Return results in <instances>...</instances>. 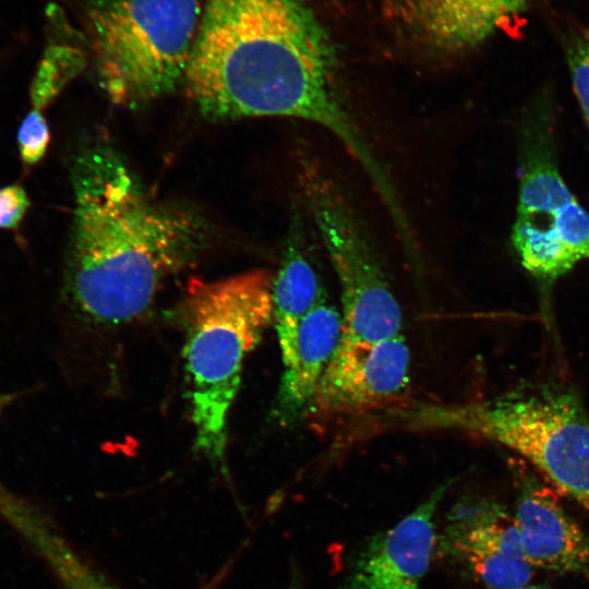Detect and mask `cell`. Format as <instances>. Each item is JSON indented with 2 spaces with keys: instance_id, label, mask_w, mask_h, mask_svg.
<instances>
[{
  "instance_id": "4fadbf2b",
  "label": "cell",
  "mask_w": 589,
  "mask_h": 589,
  "mask_svg": "<svg viewBox=\"0 0 589 589\" xmlns=\"http://www.w3.org/2000/svg\"><path fill=\"white\" fill-rule=\"evenodd\" d=\"M534 0H409L421 37L442 52H459L484 41L501 23Z\"/></svg>"
},
{
  "instance_id": "e0dca14e",
  "label": "cell",
  "mask_w": 589,
  "mask_h": 589,
  "mask_svg": "<svg viewBox=\"0 0 589 589\" xmlns=\"http://www.w3.org/2000/svg\"><path fill=\"white\" fill-rule=\"evenodd\" d=\"M565 58L574 94L589 130V28L569 35L565 40Z\"/></svg>"
},
{
  "instance_id": "ba28073f",
  "label": "cell",
  "mask_w": 589,
  "mask_h": 589,
  "mask_svg": "<svg viewBox=\"0 0 589 589\" xmlns=\"http://www.w3.org/2000/svg\"><path fill=\"white\" fill-rule=\"evenodd\" d=\"M409 385L402 334L377 342L341 338L303 420L320 433L366 423L405 404Z\"/></svg>"
},
{
  "instance_id": "7402d4cb",
  "label": "cell",
  "mask_w": 589,
  "mask_h": 589,
  "mask_svg": "<svg viewBox=\"0 0 589 589\" xmlns=\"http://www.w3.org/2000/svg\"><path fill=\"white\" fill-rule=\"evenodd\" d=\"M288 589H299L298 584L296 581L291 582Z\"/></svg>"
},
{
  "instance_id": "6da1fadb",
  "label": "cell",
  "mask_w": 589,
  "mask_h": 589,
  "mask_svg": "<svg viewBox=\"0 0 589 589\" xmlns=\"http://www.w3.org/2000/svg\"><path fill=\"white\" fill-rule=\"evenodd\" d=\"M184 85L206 118L305 120L336 136L371 179L383 173L305 0H206Z\"/></svg>"
},
{
  "instance_id": "52a82bcc",
  "label": "cell",
  "mask_w": 589,
  "mask_h": 589,
  "mask_svg": "<svg viewBox=\"0 0 589 589\" xmlns=\"http://www.w3.org/2000/svg\"><path fill=\"white\" fill-rule=\"evenodd\" d=\"M546 133L525 134L512 242L532 275L554 279L589 259V212L561 176Z\"/></svg>"
},
{
  "instance_id": "5bb4252c",
  "label": "cell",
  "mask_w": 589,
  "mask_h": 589,
  "mask_svg": "<svg viewBox=\"0 0 589 589\" xmlns=\"http://www.w3.org/2000/svg\"><path fill=\"white\" fill-rule=\"evenodd\" d=\"M302 231L293 221L279 269L273 276V321L284 366L292 359L300 322L326 301L320 276L304 249Z\"/></svg>"
},
{
  "instance_id": "3957f363",
  "label": "cell",
  "mask_w": 589,
  "mask_h": 589,
  "mask_svg": "<svg viewBox=\"0 0 589 589\" xmlns=\"http://www.w3.org/2000/svg\"><path fill=\"white\" fill-rule=\"evenodd\" d=\"M272 288L266 269L188 285L183 356L195 447L224 469L228 413L244 360L273 321Z\"/></svg>"
},
{
  "instance_id": "8992f818",
  "label": "cell",
  "mask_w": 589,
  "mask_h": 589,
  "mask_svg": "<svg viewBox=\"0 0 589 589\" xmlns=\"http://www.w3.org/2000/svg\"><path fill=\"white\" fill-rule=\"evenodd\" d=\"M299 180L341 297V338L377 342L401 335L402 315L386 274L342 190L313 160Z\"/></svg>"
},
{
  "instance_id": "30bf717a",
  "label": "cell",
  "mask_w": 589,
  "mask_h": 589,
  "mask_svg": "<svg viewBox=\"0 0 589 589\" xmlns=\"http://www.w3.org/2000/svg\"><path fill=\"white\" fill-rule=\"evenodd\" d=\"M448 486L449 482L438 485L401 521L373 536L342 589H419L432 557L434 515Z\"/></svg>"
},
{
  "instance_id": "ac0fdd59",
  "label": "cell",
  "mask_w": 589,
  "mask_h": 589,
  "mask_svg": "<svg viewBox=\"0 0 589 589\" xmlns=\"http://www.w3.org/2000/svg\"><path fill=\"white\" fill-rule=\"evenodd\" d=\"M49 142L50 131L43 111L32 108L17 131V146L22 161L29 166L40 161Z\"/></svg>"
},
{
  "instance_id": "9c48e42d",
  "label": "cell",
  "mask_w": 589,
  "mask_h": 589,
  "mask_svg": "<svg viewBox=\"0 0 589 589\" xmlns=\"http://www.w3.org/2000/svg\"><path fill=\"white\" fill-rule=\"evenodd\" d=\"M444 544L473 578L490 589L526 585L533 576L513 513L495 501L472 498L456 504L447 518Z\"/></svg>"
},
{
  "instance_id": "5b68a950",
  "label": "cell",
  "mask_w": 589,
  "mask_h": 589,
  "mask_svg": "<svg viewBox=\"0 0 589 589\" xmlns=\"http://www.w3.org/2000/svg\"><path fill=\"white\" fill-rule=\"evenodd\" d=\"M200 0H87L92 59L101 89L134 108L184 84Z\"/></svg>"
},
{
  "instance_id": "8fae6325",
  "label": "cell",
  "mask_w": 589,
  "mask_h": 589,
  "mask_svg": "<svg viewBox=\"0 0 589 589\" xmlns=\"http://www.w3.org/2000/svg\"><path fill=\"white\" fill-rule=\"evenodd\" d=\"M513 517L527 562L536 569L589 581V533L556 494L531 477H520Z\"/></svg>"
},
{
  "instance_id": "277c9868",
  "label": "cell",
  "mask_w": 589,
  "mask_h": 589,
  "mask_svg": "<svg viewBox=\"0 0 589 589\" xmlns=\"http://www.w3.org/2000/svg\"><path fill=\"white\" fill-rule=\"evenodd\" d=\"M388 421L500 444L529 461L589 514V418L569 389L543 386L457 405L406 402Z\"/></svg>"
},
{
  "instance_id": "9a60e30c",
  "label": "cell",
  "mask_w": 589,
  "mask_h": 589,
  "mask_svg": "<svg viewBox=\"0 0 589 589\" xmlns=\"http://www.w3.org/2000/svg\"><path fill=\"white\" fill-rule=\"evenodd\" d=\"M31 538L65 589H118L44 522Z\"/></svg>"
},
{
  "instance_id": "7a4b0ae2",
  "label": "cell",
  "mask_w": 589,
  "mask_h": 589,
  "mask_svg": "<svg viewBox=\"0 0 589 589\" xmlns=\"http://www.w3.org/2000/svg\"><path fill=\"white\" fill-rule=\"evenodd\" d=\"M74 220L63 297L82 321L129 323L161 284L204 248V220L158 202L109 144L85 147L73 169Z\"/></svg>"
},
{
  "instance_id": "44dd1931",
  "label": "cell",
  "mask_w": 589,
  "mask_h": 589,
  "mask_svg": "<svg viewBox=\"0 0 589 589\" xmlns=\"http://www.w3.org/2000/svg\"><path fill=\"white\" fill-rule=\"evenodd\" d=\"M510 589H548V588L541 585L526 584V585L517 586Z\"/></svg>"
},
{
  "instance_id": "d6986e66",
  "label": "cell",
  "mask_w": 589,
  "mask_h": 589,
  "mask_svg": "<svg viewBox=\"0 0 589 589\" xmlns=\"http://www.w3.org/2000/svg\"><path fill=\"white\" fill-rule=\"evenodd\" d=\"M29 205V199L21 185L10 184L0 188V228H16Z\"/></svg>"
},
{
  "instance_id": "ffe728a7",
  "label": "cell",
  "mask_w": 589,
  "mask_h": 589,
  "mask_svg": "<svg viewBox=\"0 0 589 589\" xmlns=\"http://www.w3.org/2000/svg\"><path fill=\"white\" fill-rule=\"evenodd\" d=\"M20 393H0V416L3 411L10 407L19 397ZM20 501L15 500L9 492L0 484V512L5 516L9 515L17 505Z\"/></svg>"
},
{
  "instance_id": "2e32d148",
  "label": "cell",
  "mask_w": 589,
  "mask_h": 589,
  "mask_svg": "<svg viewBox=\"0 0 589 589\" xmlns=\"http://www.w3.org/2000/svg\"><path fill=\"white\" fill-rule=\"evenodd\" d=\"M76 58L65 55L49 56L41 64L31 88L32 108L43 111L75 73Z\"/></svg>"
},
{
  "instance_id": "7c38bea8",
  "label": "cell",
  "mask_w": 589,
  "mask_h": 589,
  "mask_svg": "<svg viewBox=\"0 0 589 589\" xmlns=\"http://www.w3.org/2000/svg\"><path fill=\"white\" fill-rule=\"evenodd\" d=\"M341 335V313L327 301L316 305L302 318L294 352L284 366L276 397L275 417L279 422L287 424L304 419Z\"/></svg>"
}]
</instances>
